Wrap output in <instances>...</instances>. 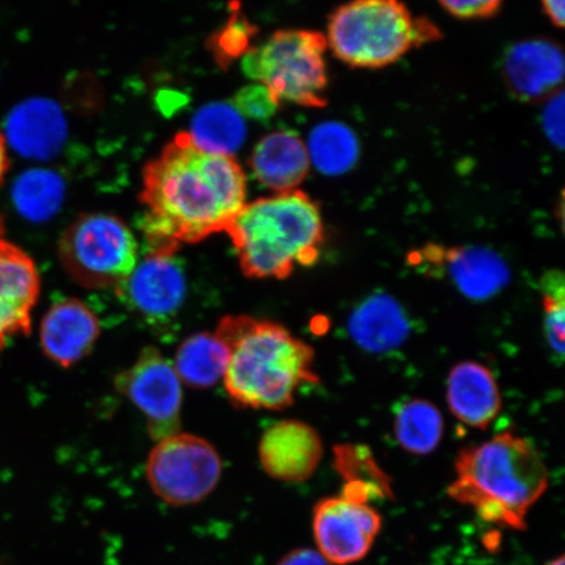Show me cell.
Returning <instances> with one entry per match:
<instances>
[{"instance_id": "1", "label": "cell", "mask_w": 565, "mask_h": 565, "mask_svg": "<svg viewBox=\"0 0 565 565\" xmlns=\"http://www.w3.org/2000/svg\"><path fill=\"white\" fill-rule=\"evenodd\" d=\"M140 202L150 252L175 254L227 232L245 206L246 177L233 158L203 151L181 132L148 162Z\"/></svg>"}, {"instance_id": "2", "label": "cell", "mask_w": 565, "mask_h": 565, "mask_svg": "<svg viewBox=\"0 0 565 565\" xmlns=\"http://www.w3.org/2000/svg\"><path fill=\"white\" fill-rule=\"evenodd\" d=\"M215 333L230 352L225 391L239 406L278 412L294 405L301 387L320 381L315 350L280 323L228 316Z\"/></svg>"}, {"instance_id": "3", "label": "cell", "mask_w": 565, "mask_h": 565, "mask_svg": "<svg viewBox=\"0 0 565 565\" xmlns=\"http://www.w3.org/2000/svg\"><path fill=\"white\" fill-rule=\"evenodd\" d=\"M548 483L540 451L525 437L508 430L459 450L448 494L470 507L486 524L522 532Z\"/></svg>"}, {"instance_id": "4", "label": "cell", "mask_w": 565, "mask_h": 565, "mask_svg": "<svg viewBox=\"0 0 565 565\" xmlns=\"http://www.w3.org/2000/svg\"><path fill=\"white\" fill-rule=\"evenodd\" d=\"M225 233L243 273L253 279H286L315 265L324 244L321 210L301 190L245 203Z\"/></svg>"}, {"instance_id": "5", "label": "cell", "mask_w": 565, "mask_h": 565, "mask_svg": "<svg viewBox=\"0 0 565 565\" xmlns=\"http://www.w3.org/2000/svg\"><path fill=\"white\" fill-rule=\"evenodd\" d=\"M433 21L416 18L401 0H351L329 19L328 46L356 68H383L416 47L440 40Z\"/></svg>"}, {"instance_id": "6", "label": "cell", "mask_w": 565, "mask_h": 565, "mask_svg": "<svg viewBox=\"0 0 565 565\" xmlns=\"http://www.w3.org/2000/svg\"><path fill=\"white\" fill-rule=\"evenodd\" d=\"M327 35L308 30L275 32L244 54L247 77L271 92L281 104L306 108L328 105Z\"/></svg>"}, {"instance_id": "7", "label": "cell", "mask_w": 565, "mask_h": 565, "mask_svg": "<svg viewBox=\"0 0 565 565\" xmlns=\"http://www.w3.org/2000/svg\"><path fill=\"white\" fill-rule=\"evenodd\" d=\"M63 267L77 285L118 288L138 264V245L129 227L108 214L83 215L60 239Z\"/></svg>"}, {"instance_id": "8", "label": "cell", "mask_w": 565, "mask_h": 565, "mask_svg": "<svg viewBox=\"0 0 565 565\" xmlns=\"http://www.w3.org/2000/svg\"><path fill=\"white\" fill-rule=\"evenodd\" d=\"M222 472V458L214 445L200 436L181 433L159 440L146 465L152 492L172 507L201 503L214 492Z\"/></svg>"}, {"instance_id": "9", "label": "cell", "mask_w": 565, "mask_h": 565, "mask_svg": "<svg viewBox=\"0 0 565 565\" xmlns=\"http://www.w3.org/2000/svg\"><path fill=\"white\" fill-rule=\"evenodd\" d=\"M182 386L173 363L153 348L141 351L137 362L116 380L118 392L145 415L157 441L180 430Z\"/></svg>"}, {"instance_id": "10", "label": "cell", "mask_w": 565, "mask_h": 565, "mask_svg": "<svg viewBox=\"0 0 565 565\" xmlns=\"http://www.w3.org/2000/svg\"><path fill=\"white\" fill-rule=\"evenodd\" d=\"M408 263L428 277L449 280L459 294L475 301L493 298L511 280L503 257L483 246L427 244L409 253Z\"/></svg>"}, {"instance_id": "11", "label": "cell", "mask_w": 565, "mask_h": 565, "mask_svg": "<svg viewBox=\"0 0 565 565\" xmlns=\"http://www.w3.org/2000/svg\"><path fill=\"white\" fill-rule=\"evenodd\" d=\"M383 520L371 504L339 494L318 501L313 533L320 553L330 564L348 565L369 555Z\"/></svg>"}, {"instance_id": "12", "label": "cell", "mask_w": 565, "mask_h": 565, "mask_svg": "<svg viewBox=\"0 0 565 565\" xmlns=\"http://www.w3.org/2000/svg\"><path fill=\"white\" fill-rule=\"evenodd\" d=\"M186 287L185 271L175 254L150 252L117 289L138 315L162 321L179 312Z\"/></svg>"}, {"instance_id": "13", "label": "cell", "mask_w": 565, "mask_h": 565, "mask_svg": "<svg viewBox=\"0 0 565 565\" xmlns=\"http://www.w3.org/2000/svg\"><path fill=\"white\" fill-rule=\"evenodd\" d=\"M258 456L267 476L287 483L306 482L323 456L321 436L300 420L273 424L260 437Z\"/></svg>"}, {"instance_id": "14", "label": "cell", "mask_w": 565, "mask_h": 565, "mask_svg": "<svg viewBox=\"0 0 565 565\" xmlns=\"http://www.w3.org/2000/svg\"><path fill=\"white\" fill-rule=\"evenodd\" d=\"M39 268L19 246L0 243V348L31 331L32 313L40 298Z\"/></svg>"}, {"instance_id": "15", "label": "cell", "mask_w": 565, "mask_h": 565, "mask_svg": "<svg viewBox=\"0 0 565 565\" xmlns=\"http://www.w3.org/2000/svg\"><path fill=\"white\" fill-rule=\"evenodd\" d=\"M503 76L511 94L521 102L553 96L564 79L562 47L547 39L515 42L505 53Z\"/></svg>"}, {"instance_id": "16", "label": "cell", "mask_w": 565, "mask_h": 565, "mask_svg": "<svg viewBox=\"0 0 565 565\" xmlns=\"http://www.w3.org/2000/svg\"><path fill=\"white\" fill-rule=\"evenodd\" d=\"M100 337V322L86 303L76 299L55 302L41 322L42 351L61 366L79 363Z\"/></svg>"}, {"instance_id": "17", "label": "cell", "mask_w": 565, "mask_h": 565, "mask_svg": "<svg viewBox=\"0 0 565 565\" xmlns=\"http://www.w3.org/2000/svg\"><path fill=\"white\" fill-rule=\"evenodd\" d=\"M447 402L458 422L477 429L489 428L503 406L497 379L477 362L458 363L451 369Z\"/></svg>"}, {"instance_id": "18", "label": "cell", "mask_w": 565, "mask_h": 565, "mask_svg": "<svg viewBox=\"0 0 565 565\" xmlns=\"http://www.w3.org/2000/svg\"><path fill=\"white\" fill-rule=\"evenodd\" d=\"M250 166L256 179L275 193L298 190L310 161L306 141L291 131H274L258 141Z\"/></svg>"}, {"instance_id": "19", "label": "cell", "mask_w": 565, "mask_h": 565, "mask_svg": "<svg viewBox=\"0 0 565 565\" xmlns=\"http://www.w3.org/2000/svg\"><path fill=\"white\" fill-rule=\"evenodd\" d=\"M350 334L360 348L384 353L398 349L409 334L404 308L391 295L370 296L353 310L349 321Z\"/></svg>"}, {"instance_id": "20", "label": "cell", "mask_w": 565, "mask_h": 565, "mask_svg": "<svg viewBox=\"0 0 565 565\" xmlns=\"http://www.w3.org/2000/svg\"><path fill=\"white\" fill-rule=\"evenodd\" d=\"M10 136L21 153L33 158L52 157L65 138V121L52 103L31 102L13 113Z\"/></svg>"}, {"instance_id": "21", "label": "cell", "mask_w": 565, "mask_h": 565, "mask_svg": "<svg viewBox=\"0 0 565 565\" xmlns=\"http://www.w3.org/2000/svg\"><path fill=\"white\" fill-rule=\"evenodd\" d=\"M230 352L216 333H198L180 344L173 362L183 385L207 388L223 380Z\"/></svg>"}, {"instance_id": "22", "label": "cell", "mask_w": 565, "mask_h": 565, "mask_svg": "<svg viewBox=\"0 0 565 565\" xmlns=\"http://www.w3.org/2000/svg\"><path fill=\"white\" fill-rule=\"evenodd\" d=\"M188 134L201 150L232 158L244 145L246 125L236 106L216 103L196 111Z\"/></svg>"}, {"instance_id": "23", "label": "cell", "mask_w": 565, "mask_h": 565, "mask_svg": "<svg viewBox=\"0 0 565 565\" xmlns=\"http://www.w3.org/2000/svg\"><path fill=\"white\" fill-rule=\"evenodd\" d=\"M335 468L343 478V497L370 504L374 499L392 497L391 480L373 458L359 445H342L334 449Z\"/></svg>"}, {"instance_id": "24", "label": "cell", "mask_w": 565, "mask_h": 565, "mask_svg": "<svg viewBox=\"0 0 565 565\" xmlns=\"http://www.w3.org/2000/svg\"><path fill=\"white\" fill-rule=\"evenodd\" d=\"M394 433L401 447L408 454H433L443 440V414L426 399L407 401L395 414Z\"/></svg>"}, {"instance_id": "25", "label": "cell", "mask_w": 565, "mask_h": 565, "mask_svg": "<svg viewBox=\"0 0 565 565\" xmlns=\"http://www.w3.org/2000/svg\"><path fill=\"white\" fill-rule=\"evenodd\" d=\"M306 146L310 164L327 175L348 173L360 153L356 134L341 122L316 126Z\"/></svg>"}, {"instance_id": "26", "label": "cell", "mask_w": 565, "mask_h": 565, "mask_svg": "<svg viewBox=\"0 0 565 565\" xmlns=\"http://www.w3.org/2000/svg\"><path fill=\"white\" fill-rule=\"evenodd\" d=\"M63 182L47 171H32L20 177L13 190V202L21 215L33 222L47 221L60 210Z\"/></svg>"}, {"instance_id": "27", "label": "cell", "mask_w": 565, "mask_h": 565, "mask_svg": "<svg viewBox=\"0 0 565 565\" xmlns=\"http://www.w3.org/2000/svg\"><path fill=\"white\" fill-rule=\"evenodd\" d=\"M565 282L563 273L548 271L541 279L543 324L548 348L557 359L564 355Z\"/></svg>"}, {"instance_id": "28", "label": "cell", "mask_w": 565, "mask_h": 565, "mask_svg": "<svg viewBox=\"0 0 565 565\" xmlns=\"http://www.w3.org/2000/svg\"><path fill=\"white\" fill-rule=\"evenodd\" d=\"M279 105L271 92L258 83L239 90L236 96V109L242 113V116L258 119V121L273 117Z\"/></svg>"}, {"instance_id": "29", "label": "cell", "mask_w": 565, "mask_h": 565, "mask_svg": "<svg viewBox=\"0 0 565 565\" xmlns=\"http://www.w3.org/2000/svg\"><path fill=\"white\" fill-rule=\"evenodd\" d=\"M252 25L246 20L232 19L231 23L224 28L217 42V52H221V61L224 58H235L239 54H245L250 49Z\"/></svg>"}, {"instance_id": "30", "label": "cell", "mask_w": 565, "mask_h": 565, "mask_svg": "<svg viewBox=\"0 0 565 565\" xmlns=\"http://www.w3.org/2000/svg\"><path fill=\"white\" fill-rule=\"evenodd\" d=\"M439 3L451 17L480 20L497 15L504 0H439Z\"/></svg>"}, {"instance_id": "31", "label": "cell", "mask_w": 565, "mask_h": 565, "mask_svg": "<svg viewBox=\"0 0 565 565\" xmlns=\"http://www.w3.org/2000/svg\"><path fill=\"white\" fill-rule=\"evenodd\" d=\"M543 127L551 143L557 148L564 146V95L556 92L550 97L545 110H543Z\"/></svg>"}, {"instance_id": "32", "label": "cell", "mask_w": 565, "mask_h": 565, "mask_svg": "<svg viewBox=\"0 0 565 565\" xmlns=\"http://www.w3.org/2000/svg\"><path fill=\"white\" fill-rule=\"evenodd\" d=\"M277 565H330L316 550L298 548L282 556Z\"/></svg>"}, {"instance_id": "33", "label": "cell", "mask_w": 565, "mask_h": 565, "mask_svg": "<svg viewBox=\"0 0 565 565\" xmlns=\"http://www.w3.org/2000/svg\"><path fill=\"white\" fill-rule=\"evenodd\" d=\"M542 6L551 23L563 28L565 21L564 0H542Z\"/></svg>"}, {"instance_id": "34", "label": "cell", "mask_w": 565, "mask_h": 565, "mask_svg": "<svg viewBox=\"0 0 565 565\" xmlns=\"http://www.w3.org/2000/svg\"><path fill=\"white\" fill-rule=\"evenodd\" d=\"M10 169L9 152H7V141L3 132L0 131V185L4 182L7 172Z\"/></svg>"}, {"instance_id": "35", "label": "cell", "mask_w": 565, "mask_h": 565, "mask_svg": "<svg viewBox=\"0 0 565 565\" xmlns=\"http://www.w3.org/2000/svg\"><path fill=\"white\" fill-rule=\"evenodd\" d=\"M546 565H565L564 564V555L556 557V559L548 562Z\"/></svg>"}, {"instance_id": "36", "label": "cell", "mask_w": 565, "mask_h": 565, "mask_svg": "<svg viewBox=\"0 0 565 565\" xmlns=\"http://www.w3.org/2000/svg\"><path fill=\"white\" fill-rule=\"evenodd\" d=\"M3 235H4V225H3L2 217H0V243H2L4 239Z\"/></svg>"}]
</instances>
